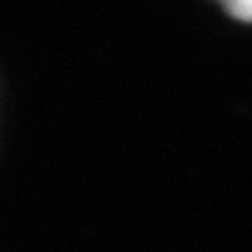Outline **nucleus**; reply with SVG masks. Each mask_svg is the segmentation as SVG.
Segmentation results:
<instances>
[{
	"label": "nucleus",
	"instance_id": "1",
	"mask_svg": "<svg viewBox=\"0 0 252 252\" xmlns=\"http://www.w3.org/2000/svg\"><path fill=\"white\" fill-rule=\"evenodd\" d=\"M229 14L241 21H252V0H224Z\"/></svg>",
	"mask_w": 252,
	"mask_h": 252
}]
</instances>
